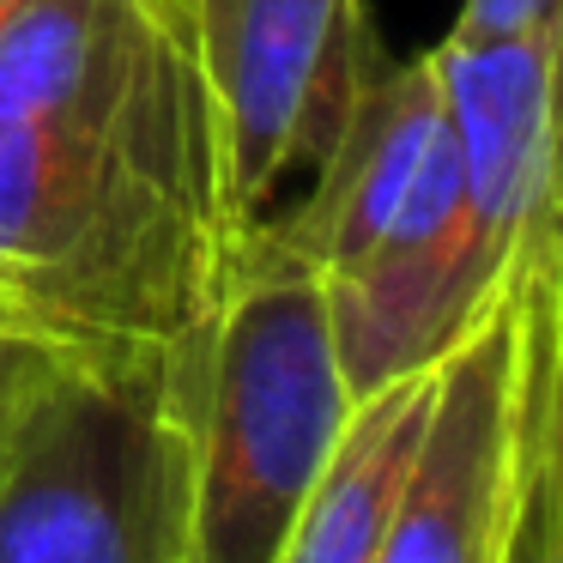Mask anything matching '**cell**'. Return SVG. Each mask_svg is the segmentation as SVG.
Returning a JSON list of instances; mask_svg holds the SVG:
<instances>
[{
	"mask_svg": "<svg viewBox=\"0 0 563 563\" xmlns=\"http://www.w3.org/2000/svg\"><path fill=\"white\" fill-rule=\"evenodd\" d=\"M236 261L188 25L134 79L0 122V309L86 352H164Z\"/></svg>",
	"mask_w": 563,
	"mask_h": 563,
	"instance_id": "obj_1",
	"label": "cell"
},
{
	"mask_svg": "<svg viewBox=\"0 0 563 563\" xmlns=\"http://www.w3.org/2000/svg\"><path fill=\"white\" fill-rule=\"evenodd\" d=\"M164 388L188 461L183 563H279L357 406L321 273L243 243L212 309L164 345Z\"/></svg>",
	"mask_w": 563,
	"mask_h": 563,
	"instance_id": "obj_2",
	"label": "cell"
},
{
	"mask_svg": "<svg viewBox=\"0 0 563 563\" xmlns=\"http://www.w3.org/2000/svg\"><path fill=\"white\" fill-rule=\"evenodd\" d=\"M183 527L164 352L67 345L0 442V563H183Z\"/></svg>",
	"mask_w": 563,
	"mask_h": 563,
	"instance_id": "obj_3",
	"label": "cell"
},
{
	"mask_svg": "<svg viewBox=\"0 0 563 563\" xmlns=\"http://www.w3.org/2000/svg\"><path fill=\"white\" fill-rule=\"evenodd\" d=\"M219 128L236 249L316 170L352 98L382 67L364 0H176Z\"/></svg>",
	"mask_w": 563,
	"mask_h": 563,
	"instance_id": "obj_4",
	"label": "cell"
},
{
	"mask_svg": "<svg viewBox=\"0 0 563 563\" xmlns=\"http://www.w3.org/2000/svg\"><path fill=\"white\" fill-rule=\"evenodd\" d=\"M249 243L303 261L309 273H321V285L357 279L382 261L454 249L473 267V279L497 291L503 279L478 267L473 231H466L461 140H454L437 62L430 55L382 62L352 98L333 146L309 170L303 200L273 212Z\"/></svg>",
	"mask_w": 563,
	"mask_h": 563,
	"instance_id": "obj_5",
	"label": "cell"
},
{
	"mask_svg": "<svg viewBox=\"0 0 563 563\" xmlns=\"http://www.w3.org/2000/svg\"><path fill=\"white\" fill-rule=\"evenodd\" d=\"M551 243L503 279V291L461 328L437 364L424 437L376 563H497L521 454L533 297Z\"/></svg>",
	"mask_w": 563,
	"mask_h": 563,
	"instance_id": "obj_6",
	"label": "cell"
},
{
	"mask_svg": "<svg viewBox=\"0 0 563 563\" xmlns=\"http://www.w3.org/2000/svg\"><path fill=\"white\" fill-rule=\"evenodd\" d=\"M461 140L473 255L509 279L551 243L563 183V25L442 37L430 49Z\"/></svg>",
	"mask_w": 563,
	"mask_h": 563,
	"instance_id": "obj_7",
	"label": "cell"
},
{
	"mask_svg": "<svg viewBox=\"0 0 563 563\" xmlns=\"http://www.w3.org/2000/svg\"><path fill=\"white\" fill-rule=\"evenodd\" d=\"M176 37V0H0V122L79 110Z\"/></svg>",
	"mask_w": 563,
	"mask_h": 563,
	"instance_id": "obj_8",
	"label": "cell"
},
{
	"mask_svg": "<svg viewBox=\"0 0 563 563\" xmlns=\"http://www.w3.org/2000/svg\"><path fill=\"white\" fill-rule=\"evenodd\" d=\"M497 563H563V303L551 285V261L533 297L521 454H515V490Z\"/></svg>",
	"mask_w": 563,
	"mask_h": 563,
	"instance_id": "obj_9",
	"label": "cell"
},
{
	"mask_svg": "<svg viewBox=\"0 0 563 563\" xmlns=\"http://www.w3.org/2000/svg\"><path fill=\"white\" fill-rule=\"evenodd\" d=\"M62 352H67L62 340H49V333L25 328L19 316H7V309H0V442H7L13 418L25 412V400H31V388L49 376V364Z\"/></svg>",
	"mask_w": 563,
	"mask_h": 563,
	"instance_id": "obj_10",
	"label": "cell"
},
{
	"mask_svg": "<svg viewBox=\"0 0 563 563\" xmlns=\"http://www.w3.org/2000/svg\"><path fill=\"white\" fill-rule=\"evenodd\" d=\"M533 25H563V0H461L449 37H503Z\"/></svg>",
	"mask_w": 563,
	"mask_h": 563,
	"instance_id": "obj_11",
	"label": "cell"
},
{
	"mask_svg": "<svg viewBox=\"0 0 563 563\" xmlns=\"http://www.w3.org/2000/svg\"><path fill=\"white\" fill-rule=\"evenodd\" d=\"M551 285H558L563 303V183H558V224H551Z\"/></svg>",
	"mask_w": 563,
	"mask_h": 563,
	"instance_id": "obj_12",
	"label": "cell"
}]
</instances>
